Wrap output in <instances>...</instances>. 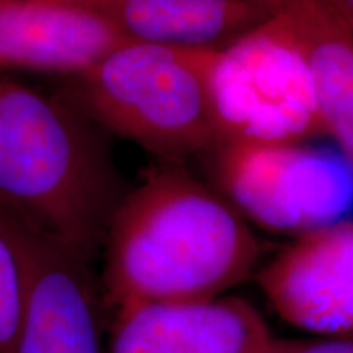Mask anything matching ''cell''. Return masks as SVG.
<instances>
[{
	"label": "cell",
	"instance_id": "1",
	"mask_svg": "<svg viewBox=\"0 0 353 353\" xmlns=\"http://www.w3.org/2000/svg\"><path fill=\"white\" fill-rule=\"evenodd\" d=\"M105 309L203 301L252 275L262 247L250 224L183 165L162 164L114 211L103 247Z\"/></svg>",
	"mask_w": 353,
	"mask_h": 353
},
{
	"label": "cell",
	"instance_id": "2",
	"mask_svg": "<svg viewBox=\"0 0 353 353\" xmlns=\"http://www.w3.org/2000/svg\"><path fill=\"white\" fill-rule=\"evenodd\" d=\"M126 193L99 126L0 70V210L94 262Z\"/></svg>",
	"mask_w": 353,
	"mask_h": 353
},
{
	"label": "cell",
	"instance_id": "3",
	"mask_svg": "<svg viewBox=\"0 0 353 353\" xmlns=\"http://www.w3.org/2000/svg\"><path fill=\"white\" fill-rule=\"evenodd\" d=\"M213 52L126 43L69 76L59 97L100 130L183 165L219 145L206 88Z\"/></svg>",
	"mask_w": 353,
	"mask_h": 353
},
{
	"label": "cell",
	"instance_id": "4",
	"mask_svg": "<svg viewBox=\"0 0 353 353\" xmlns=\"http://www.w3.org/2000/svg\"><path fill=\"white\" fill-rule=\"evenodd\" d=\"M206 88L219 144H296L325 136L307 59L278 13L213 52Z\"/></svg>",
	"mask_w": 353,
	"mask_h": 353
},
{
	"label": "cell",
	"instance_id": "5",
	"mask_svg": "<svg viewBox=\"0 0 353 353\" xmlns=\"http://www.w3.org/2000/svg\"><path fill=\"white\" fill-rule=\"evenodd\" d=\"M208 157L213 188L268 232L294 239L343 219L353 203L343 165L307 143L219 144Z\"/></svg>",
	"mask_w": 353,
	"mask_h": 353
},
{
	"label": "cell",
	"instance_id": "6",
	"mask_svg": "<svg viewBox=\"0 0 353 353\" xmlns=\"http://www.w3.org/2000/svg\"><path fill=\"white\" fill-rule=\"evenodd\" d=\"M25 278V311L12 353H105V303L92 262L0 210Z\"/></svg>",
	"mask_w": 353,
	"mask_h": 353
},
{
	"label": "cell",
	"instance_id": "7",
	"mask_svg": "<svg viewBox=\"0 0 353 353\" xmlns=\"http://www.w3.org/2000/svg\"><path fill=\"white\" fill-rule=\"evenodd\" d=\"M273 311L319 337L353 334V219L294 237L257 273Z\"/></svg>",
	"mask_w": 353,
	"mask_h": 353
},
{
	"label": "cell",
	"instance_id": "8",
	"mask_svg": "<svg viewBox=\"0 0 353 353\" xmlns=\"http://www.w3.org/2000/svg\"><path fill=\"white\" fill-rule=\"evenodd\" d=\"M112 312L105 353H270L276 342L259 309L236 296L130 303Z\"/></svg>",
	"mask_w": 353,
	"mask_h": 353
},
{
	"label": "cell",
	"instance_id": "9",
	"mask_svg": "<svg viewBox=\"0 0 353 353\" xmlns=\"http://www.w3.org/2000/svg\"><path fill=\"white\" fill-rule=\"evenodd\" d=\"M128 41L103 17L65 0H0V70L76 76Z\"/></svg>",
	"mask_w": 353,
	"mask_h": 353
},
{
	"label": "cell",
	"instance_id": "10",
	"mask_svg": "<svg viewBox=\"0 0 353 353\" xmlns=\"http://www.w3.org/2000/svg\"><path fill=\"white\" fill-rule=\"evenodd\" d=\"M128 43L219 51L273 15L267 0H79Z\"/></svg>",
	"mask_w": 353,
	"mask_h": 353
},
{
	"label": "cell",
	"instance_id": "11",
	"mask_svg": "<svg viewBox=\"0 0 353 353\" xmlns=\"http://www.w3.org/2000/svg\"><path fill=\"white\" fill-rule=\"evenodd\" d=\"M288 21L316 87L325 136L353 172V32L322 0H267Z\"/></svg>",
	"mask_w": 353,
	"mask_h": 353
},
{
	"label": "cell",
	"instance_id": "12",
	"mask_svg": "<svg viewBox=\"0 0 353 353\" xmlns=\"http://www.w3.org/2000/svg\"><path fill=\"white\" fill-rule=\"evenodd\" d=\"M23 311V268L15 242L0 219V353H12Z\"/></svg>",
	"mask_w": 353,
	"mask_h": 353
},
{
	"label": "cell",
	"instance_id": "13",
	"mask_svg": "<svg viewBox=\"0 0 353 353\" xmlns=\"http://www.w3.org/2000/svg\"><path fill=\"white\" fill-rule=\"evenodd\" d=\"M270 353H353V334L330 335L316 341H278Z\"/></svg>",
	"mask_w": 353,
	"mask_h": 353
},
{
	"label": "cell",
	"instance_id": "14",
	"mask_svg": "<svg viewBox=\"0 0 353 353\" xmlns=\"http://www.w3.org/2000/svg\"><path fill=\"white\" fill-rule=\"evenodd\" d=\"M322 2L327 3L353 32V0H322Z\"/></svg>",
	"mask_w": 353,
	"mask_h": 353
},
{
	"label": "cell",
	"instance_id": "15",
	"mask_svg": "<svg viewBox=\"0 0 353 353\" xmlns=\"http://www.w3.org/2000/svg\"><path fill=\"white\" fill-rule=\"evenodd\" d=\"M65 2H79V0H65Z\"/></svg>",
	"mask_w": 353,
	"mask_h": 353
}]
</instances>
